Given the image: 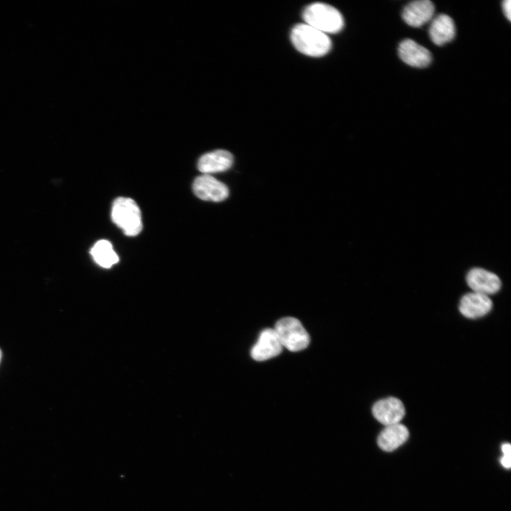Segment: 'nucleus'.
<instances>
[{"mask_svg": "<svg viewBox=\"0 0 511 511\" xmlns=\"http://www.w3.org/2000/svg\"><path fill=\"white\" fill-rule=\"evenodd\" d=\"M290 37L298 51L312 57L324 55L331 47V41L326 33L306 23L296 25Z\"/></svg>", "mask_w": 511, "mask_h": 511, "instance_id": "nucleus-1", "label": "nucleus"}, {"mask_svg": "<svg viewBox=\"0 0 511 511\" xmlns=\"http://www.w3.org/2000/svg\"><path fill=\"white\" fill-rule=\"evenodd\" d=\"M302 16L306 24L324 33H338L344 24L341 13L334 6L324 3L309 5Z\"/></svg>", "mask_w": 511, "mask_h": 511, "instance_id": "nucleus-2", "label": "nucleus"}, {"mask_svg": "<svg viewBox=\"0 0 511 511\" xmlns=\"http://www.w3.org/2000/svg\"><path fill=\"white\" fill-rule=\"evenodd\" d=\"M111 216L113 222L128 236H135L142 230L141 210L131 198H116L112 204Z\"/></svg>", "mask_w": 511, "mask_h": 511, "instance_id": "nucleus-3", "label": "nucleus"}, {"mask_svg": "<svg viewBox=\"0 0 511 511\" xmlns=\"http://www.w3.org/2000/svg\"><path fill=\"white\" fill-rule=\"evenodd\" d=\"M282 347L297 352L306 348L309 344V336L296 318L286 317L277 322L273 328Z\"/></svg>", "mask_w": 511, "mask_h": 511, "instance_id": "nucleus-4", "label": "nucleus"}, {"mask_svg": "<svg viewBox=\"0 0 511 511\" xmlns=\"http://www.w3.org/2000/svg\"><path fill=\"white\" fill-rule=\"evenodd\" d=\"M192 189L194 194L200 199L214 202L224 201L229 193L225 184L206 174L195 178Z\"/></svg>", "mask_w": 511, "mask_h": 511, "instance_id": "nucleus-5", "label": "nucleus"}, {"mask_svg": "<svg viewBox=\"0 0 511 511\" xmlns=\"http://www.w3.org/2000/svg\"><path fill=\"white\" fill-rule=\"evenodd\" d=\"M282 348L274 329L267 328L260 334L251 348V356L257 361H263L279 355Z\"/></svg>", "mask_w": 511, "mask_h": 511, "instance_id": "nucleus-6", "label": "nucleus"}, {"mask_svg": "<svg viewBox=\"0 0 511 511\" xmlns=\"http://www.w3.org/2000/svg\"><path fill=\"white\" fill-rule=\"evenodd\" d=\"M466 282L473 292L488 296L496 293L501 287V281L497 275L480 268L470 270Z\"/></svg>", "mask_w": 511, "mask_h": 511, "instance_id": "nucleus-7", "label": "nucleus"}, {"mask_svg": "<svg viewBox=\"0 0 511 511\" xmlns=\"http://www.w3.org/2000/svg\"><path fill=\"white\" fill-rule=\"evenodd\" d=\"M374 417L388 426L400 423L405 414L403 403L396 397H388L376 402L372 408Z\"/></svg>", "mask_w": 511, "mask_h": 511, "instance_id": "nucleus-8", "label": "nucleus"}, {"mask_svg": "<svg viewBox=\"0 0 511 511\" xmlns=\"http://www.w3.org/2000/svg\"><path fill=\"white\" fill-rule=\"evenodd\" d=\"M398 55L405 63L414 67H426L432 60V55L428 49L409 38L400 43Z\"/></svg>", "mask_w": 511, "mask_h": 511, "instance_id": "nucleus-9", "label": "nucleus"}, {"mask_svg": "<svg viewBox=\"0 0 511 511\" xmlns=\"http://www.w3.org/2000/svg\"><path fill=\"white\" fill-rule=\"evenodd\" d=\"M434 11V5L431 1L416 0L405 6L402 18L407 25L418 28L432 19Z\"/></svg>", "mask_w": 511, "mask_h": 511, "instance_id": "nucleus-10", "label": "nucleus"}, {"mask_svg": "<svg viewBox=\"0 0 511 511\" xmlns=\"http://www.w3.org/2000/svg\"><path fill=\"white\" fill-rule=\"evenodd\" d=\"M493 307V302L488 295L470 292L463 295L460 301L459 311L469 319H476L487 314Z\"/></svg>", "mask_w": 511, "mask_h": 511, "instance_id": "nucleus-11", "label": "nucleus"}, {"mask_svg": "<svg viewBox=\"0 0 511 511\" xmlns=\"http://www.w3.org/2000/svg\"><path fill=\"white\" fill-rule=\"evenodd\" d=\"M233 163L232 154L226 150H216L204 154L197 163L198 170L203 174L224 172L231 167Z\"/></svg>", "mask_w": 511, "mask_h": 511, "instance_id": "nucleus-12", "label": "nucleus"}, {"mask_svg": "<svg viewBox=\"0 0 511 511\" xmlns=\"http://www.w3.org/2000/svg\"><path fill=\"white\" fill-rule=\"evenodd\" d=\"M456 27L453 19L446 14H439L432 19L429 29L431 40L436 45L451 41L455 37Z\"/></svg>", "mask_w": 511, "mask_h": 511, "instance_id": "nucleus-13", "label": "nucleus"}, {"mask_svg": "<svg viewBox=\"0 0 511 511\" xmlns=\"http://www.w3.org/2000/svg\"><path fill=\"white\" fill-rule=\"evenodd\" d=\"M409 437L407 428L400 424L386 426L378 436V446L385 451H392L403 444Z\"/></svg>", "mask_w": 511, "mask_h": 511, "instance_id": "nucleus-14", "label": "nucleus"}, {"mask_svg": "<svg viewBox=\"0 0 511 511\" xmlns=\"http://www.w3.org/2000/svg\"><path fill=\"white\" fill-rule=\"evenodd\" d=\"M90 253L101 267L109 268L119 262V256L107 240H99L91 248Z\"/></svg>", "mask_w": 511, "mask_h": 511, "instance_id": "nucleus-15", "label": "nucleus"}, {"mask_svg": "<svg viewBox=\"0 0 511 511\" xmlns=\"http://www.w3.org/2000/svg\"><path fill=\"white\" fill-rule=\"evenodd\" d=\"M501 449L503 456L500 459V463L505 468H510L511 466V446L508 443L503 444Z\"/></svg>", "mask_w": 511, "mask_h": 511, "instance_id": "nucleus-16", "label": "nucleus"}, {"mask_svg": "<svg viewBox=\"0 0 511 511\" xmlns=\"http://www.w3.org/2000/svg\"><path fill=\"white\" fill-rule=\"evenodd\" d=\"M502 10L505 17L511 21V1L510 0H505L502 1Z\"/></svg>", "mask_w": 511, "mask_h": 511, "instance_id": "nucleus-17", "label": "nucleus"}, {"mask_svg": "<svg viewBox=\"0 0 511 511\" xmlns=\"http://www.w3.org/2000/svg\"><path fill=\"white\" fill-rule=\"evenodd\" d=\"M1 355H2V354H1V349H0V361H1Z\"/></svg>", "mask_w": 511, "mask_h": 511, "instance_id": "nucleus-18", "label": "nucleus"}]
</instances>
